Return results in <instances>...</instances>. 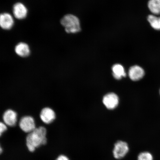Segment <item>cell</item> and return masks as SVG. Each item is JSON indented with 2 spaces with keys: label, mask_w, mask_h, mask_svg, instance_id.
I'll return each mask as SVG.
<instances>
[{
  "label": "cell",
  "mask_w": 160,
  "mask_h": 160,
  "mask_svg": "<svg viewBox=\"0 0 160 160\" xmlns=\"http://www.w3.org/2000/svg\"><path fill=\"white\" fill-rule=\"evenodd\" d=\"M13 14L14 17L18 19H24L28 14V9L23 4L17 3L13 6Z\"/></svg>",
  "instance_id": "8992f818"
},
{
  "label": "cell",
  "mask_w": 160,
  "mask_h": 160,
  "mask_svg": "<svg viewBox=\"0 0 160 160\" xmlns=\"http://www.w3.org/2000/svg\"><path fill=\"white\" fill-rule=\"evenodd\" d=\"M2 148H1V153H2Z\"/></svg>",
  "instance_id": "ac0fdd59"
},
{
  "label": "cell",
  "mask_w": 160,
  "mask_h": 160,
  "mask_svg": "<svg viewBox=\"0 0 160 160\" xmlns=\"http://www.w3.org/2000/svg\"><path fill=\"white\" fill-rule=\"evenodd\" d=\"M61 22L68 33H77L81 30L79 20L75 15L71 14L65 15L62 19Z\"/></svg>",
  "instance_id": "7a4b0ae2"
},
{
  "label": "cell",
  "mask_w": 160,
  "mask_h": 160,
  "mask_svg": "<svg viewBox=\"0 0 160 160\" xmlns=\"http://www.w3.org/2000/svg\"><path fill=\"white\" fill-rule=\"evenodd\" d=\"M148 7L152 14L160 15V0H149Z\"/></svg>",
  "instance_id": "7c38bea8"
},
{
  "label": "cell",
  "mask_w": 160,
  "mask_h": 160,
  "mask_svg": "<svg viewBox=\"0 0 160 160\" xmlns=\"http://www.w3.org/2000/svg\"><path fill=\"white\" fill-rule=\"evenodd\" d=\"M55 113L53 110L49 108H45L42 110L40 118L42 121L46 124L51 123L55 119Z\"/></svg>",
  "instance_id": "ba28073f"
},
{
  "label": "cell",
  "mask_w": 160,
  "mask_h": 160,
  "mask_svg": "<svg viewBox=\"0 0 160 160\" xmlns=\"http://www.w3.org/2000/svg\"><path fill=\"white\" fill-rule=\"evenodd\" d=\"M128 145L124 141H118L115 143L113 150V157L116 159H121L124 158L129 151Z\"/></svg>",
  "instance_id": "3957f363"
},
{
  "label": "cell",
  "mask_w": 160,
  "mask_h": 160,
  "mask_svg": "<svg viewBox=\"0 0 160 160\" xmlns=\"http://www.w3.org/2000/svg\"><path fill=\"white\" fill-rule=\"evenodd\" d=\"M119 101L118 97L113 93L106 95L103 99L104 105L109 109H113L117 107L118 105Z\"/></svg>",
  "instance_id": "5b68a950"
},
{
  "label": "cell",
  "mask_w": 160,
  "mask_h": 160,
  "mask_svg": "<svg viewBox=\"0 0 160 160\" xmlns=\"http://www.w3.org/2000/svg\"><path fill=\"white\" fill-rule=\"evenodd\" d=\"M138 160H153V156L149 152H142L138 156Z\"/></svg>",
  "instance_id": "9a60e30c"
},
{
  "label": "cell",
  "mask_w": 160,
  "mask_h": 160,
  "mask_svg": "<svg viewBox=\"0 0 160 160\" xmlns=\"http://www.w3.org/2000/svg\"><path fill=\"white\" fill-rule=\"evenodd\" d=\"M19 125L22 131L26 133H30L35 128V124L33 118L30 116H25L20 120Z\"/></svg>",
  "instance_id": "277c9868"
},
{
  "label": "cell",
  "mask_w": 160,
  "mask_h": 160,
  "mask_svg": "<svg viewBox=\"0 0 160 160\" xmlns=\"http://www.w3.org/2000/svg\"><path fill=\"white\" fill-rule=\"evenodd\" d=\"M56 160H69L68 158L65 155H61Z\"/></svg>",
  "instance_id": "e0dca14e"
},
{
  "label": "cell",
  "mask_w": 160,
  "mask_h": 160,
  "mask_svg": "<svg viewBox=\"0 0 160 160\" xmlns=\"http://www.w3.org/2000/svg\"><path fill=\"white\" fill-rule=\"evenodd\" d=\"M145 72L142 68L138 65L132 66L129 71L130 78L133 81H138L143 77Z\"/></svg>",
  "instance_id": "30bf717a"
},
{
  "label": "cell",
  "mask_w": 160,
  "mask_h": 160,
  "mask_svg": "<svg viewBox=\"0 0 160 160\" xmlns=\"http://www.w3.org/2000/svg\"><path fill=\"white\" fill-rule=\"evenodd\" d=\"M15 52L20 57H25L29 55L30 49L29 46L27 43L21 42L16 46Z\"/></svg>",
  "instance_id": "8fae6325"
},
{
  "label": "cell",
  "mask_w": 160,
  "mask_h": 160,
  "mask_svg": "<svg viewBox=\"0 0 160 160\" xmlns=\"http://www.w3.org/2000/svg\"><path fill=\"white\" fill-rule=\"evenodd\" d=\"M148 22L153 29L160 31V16L149 15L147 18Z\"/></svg>",
  "instance_id": "5bb4252c"
},
{
  "label": "cell",
  "mask_w": 160,
  "mask_h": 160,
  "mask_svg": "<svg viewBox=\"0 0 160 160\" xmlns=\"http://www.w3.org/2000/svg\"><path fill=\"white\" fill-rule=\"evenodd\" d=\"M113 75L116 79H121L122 77H125L126 73L123 66L119 64H116L112 68Z\"/></svg>",
  "instance_id": "4fadbf2b"
},
{
  "label": "cell",
  "mask_w": 160,
  "mask_h": 160,
  "mask_svg": "<svg viewBox=\"0 0 160 160\" xmlns=\"http://www.w3.org/2000/svg\"><path fill=\"white\" fill-rule=\"evenodd\" d=\"M3 120L6 125L10 127H13L17 122V113L12 110H8L4 113Z\"/></svg>",
  "instance_id": "9c48e42d"
},
{
  "label": "cell",
  "mask_w": 160,
  "mask_h": 160,
  "mask_svg": "<svg viewBox=\"0 0 160 160\" xmlns=\"http://www.w3.org/2000/svg\"></svg>",
  "instance_id": "d6986e66"
},
{
  "label": "cell",
  "mask_w": 160,
  "mask_h": 160,
  "mask_svg": "<svg viewBox=\"0 0 160 160\" xmlns=\"http://www.w3.org/2000/svg\"><path fill=\"white\" fill-rule=\"evenodd\" d=\"M14 23V19L10 14L7 13L1 14L0 17V25L3 29L9 30L12 28Z\"/></svg>",
  "instance_id": "52a82bcc"
},
{
  "label": "cell",
  "mask_w": 160,
  "mask_h": 160,
  "mask_svg": "<svg viewBox=\"0 0 160 160\" xmlns=\"http://www.w3.org/2000/svg\"><path fill=\"white\" fill-rule=\"evenodd\" d=\"M0 128H1L0 133H1V135L4 132L7 131V128L5 124L2 122H1V124H0Z\"/></svg>",
  "instance_id": "2e32d148"
},
{
  "label": "cell",
  "mask_w": 160,
  "mask_h": 160,
  "mask_svg": "<svg viewBox=\"0 0 160 160\" xmlns=\"http://www.w3.org/2000/svg\"><path fill=\"white\" fill-rule=\"evenodd\" d=\"M47 130L45 128L41 127L36 128L29 133L26 139L27 145L30 152L35 151L36 148L47 143L46 138Z\"/></svg>",
  "instance_id": "6da1fadb"
}]
</instances>
